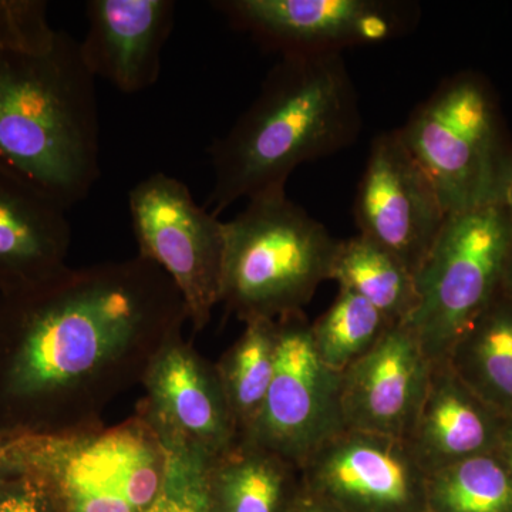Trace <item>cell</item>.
<instances>
[{"label": "cell", "mask_w": 512, "mask_h": 512, "mask_svg": "<svg viewBox=\"0 0 512 512\" xmlns=\"http://www.w3.org/2000/svg\"><path fill=\"white\" fill-rule=\"evenodd\" d=\"M187 308L140 255L64 266L0 292V433L62 436L103 426L120 394L183 335Z\"/></svg>", "instance_id": "6da1fadb"}, {"label": "cell", "mask_w": 512, "mask_h": 512, "mask_svg": "<svg viewBox=\"0 0 512 512\" xmlns=\"http://www.w3.org/2000/svg\"><path fill=\"white\" fill-rule=\"evenodd\" d=\"M362 117L342 53L282 56L256 99L210 148L220 215L241 198L281 190L299 165L355 143Z\"/></svg>", "instance_id": "7a4b0ae2"}, {"label": "cell", "mask_w": 512, "mask_h": 512, "mask_svg": "<svg viewBox=\"0 0 512 512\" xmlns=\"http://www.w3.org/2000/svg\"><path fill=\"white\" fill-rule=\"evenodd\" d=\"M0 163L67 211L99 181L96 77L69 33L43 55L0 50Z\"/></svg>", "instance_id": "3957f363"}, {"label": "cell", "mask_w": 512, "mask_h": 512, "mask_svg": "<svg viewBox=\"0 0 512 512\" xmlns=\"http://www.w3.org/2000/svg\"><path fill=\"white\" fill-rule=\"evenodd\" d=\"M338 247L285 188L255 195L225 222L221 303L244 323L302 312L330 281Z\"/></svg>", "instance_id": "277c9868"}, {"label": "cell", "mask_w": 512, "mask_h": 512, "mask_svg": "<svg viewBox=\"0 0 512 512\" xmlns=\"http://www.w3.org/2000/svg\"><path fill=\"white\" fill-rule=\"evenodd\" d=\"M447 214L505 205L512 178V138L487 77L466 70L447 77L399 128Z\"/></svg>", "instance_id": "5b68a950"}, {"label": "cell", "mask_w": 512, "mask_h": 512, "mask_svg": "<svg viewBox=\"0 0 512 512\" xmlns=\"http://www.w3.org/2000/svg\"><path fill=\"white\" fill-rule=\"evenodd\" d=\"M59 512H146L163 488L168 450L138 414L116 426L13 439Z\"/></svg>", "instance_id": "8992f818"}, {"label": "cell", "mask_w": 512, "mask_h": 512, "mask_svg": "<svg viewBox=\"0 0 512 512\" xmlns=\"http://www.w3.org/2000/svg\"><path fill=\"white\" fill-rule=\"evenodd\" d=\"M512 249L505 205L448 214L414 275L417 306L406 323L431 362L446 359L458 335L501 292Z\"/></svg>", "instance_id": "52a82bcc"}, {"label": "cell", "mask_w": 512, "mask_h": 512, "mask_svg": "<svg viewBox=\"0 0 512 512\" xmlns=\"http://www.w3.org/2000/svg\"><path fill=\"white\" fill-rule=\"evenodd\" d=\"M131 227L141 258L171 279L195 332L210 323L221 303L225 222L192 197L171 175L154 173L128 192Z\"/></svg>", "instance_id": "ba28073f"}, {"label": "cell", "mask_w": 512, "mask_h": 512, "mask_svg": "<svg viewBox=\"0 0 512 512\" xmlns=\"http://www.w3.org/2000/svg\"><path fill=\"white\" fill-rule=\"evenodd\" d=\"M212 6L281 57L379 45L409 32L416 20L412 3L390 0H220Z\"/></svg>", "instance_id": "9c48e42d"}, {"label": "cell", "mask_w": 512, "mask_h": 512, "mask_svg": "<svg viewBox=\"0 0 512 512\" xmlns=\"http://www.w3.org/2000/svg\"><path fill=\"white\" fill-rule=\"evenodd\" d=\"M305 312L276 319L274 377L251 436L292 463L302 464L316 448L346 429L340 410V373L323 365Z\"/></svg>", "instance_id": "30bf717a"}, {"label": "cell", "mask_w": 512, "mask_h": 512, "mask_svg": "<svg viewBox=\"0 0 512 512\" xmlns=\"http://www.w3.org/2000/svg\"><path fill=\"white\" fill-rule=\"evenodd\" d=\"M301 470L305 490L340 512H429L426 471L403 439L343 429Z\"/></svg>", "instance_id": "8fae6325"}, {"label": "cell", "mask_w": 512, "mask_h": 512, "mask_svg": "<svg viewBox=\"0 0 512 512\" xmlns=\"http://www.w3.org/2000/svg\"><path fill=\"white\" fill-rule=\"evenodd\" d=\"M353 215L360 235L396 256L416 275L448 214L399 130L373 140Z\"/></svg>", "instance_id": "7c38bea8"}, {"label": "cell", "mask_w": 512, "mask_h": 512, "mask_svg": "<svg viewBox=\"0 0 512 512\" xmlns=\"http://www.w3.org/2000/svg\"><path fill=\"white\" fill-rule=\"evenodd\" d=\"M141 386L144 396L136 414L167 450L212 461L238 440L215 363L183 335L157 353Z\"/></svg>", "instance_id": "4fadbf2b"}, {"label": "cell", "mask_w": 512, "mask_h": 512, "mask_svg": "<svg viewBox=\"0 0 512 512\" xmlns=\"http://www.w3.org/2000/svg\"><path fill=\"white\" fill-rule=\"evenodd\" d=\"M433 362L406 323H397L340 373L346 429L406 440L429 387Z\"/></svg>", "instance_id": "5bb4252c"}, {"label": "cell", "mask_w": 512, "mask_h": 512, "mask_svg": "<svg viewBox=\"0 0 512 512\" xmlns=\"http://www.w3.org/2000/svg\"><path fill=\"white\" fill-rule=\"evenodd\" d=\"M173 0H90L80 55L94 77L120 92L150 89L161 73V55L173 32Z\"/></svg>", "instance_id": "9a60e30c"}, {"label": "cell", "mask_w": 512, "mask_h": 512, "mask_svg": "<svg viewBox=\"0 0 512 512\" xmlns=\"http://www.w3.org/2000/svg\"><path fill=\"white\" fill-rule=\"evenodd\" d=\"M70 244L66 208L0 163V292L56 274Z\"/></svg>", "instance_id": "2e32d148"}, {"label": "cell", "mask_w": 512, "mask_h": 512, "mask_svg": "<svg viewBox=\"0 0 512 512\" xmlns=\"http://www.w3.org/2000/svg\"><path fill=\"white\" fill-rule=\"evenodd\" d=\"M503 419L441 360L433 363L426 396L406 441L430 474L498 451Z\"/></svg>", "instance_id": "e0dca14e"}, {"label": "cell", "mask_w": 512, "mask_h": 512, "mask_svg": "<svg viewBox=\"0 0 512 512\" xmlns=\"http://www.w3.org/2000/svg\"><path fill=\"white\" fill-rule=\"evenodd\" d=\"M212 512H289L303 491L302 470L281 454L238 439L208 464Z\"/></svg>", "instance_id": "ac0fdd59"}, {"label": "cell", "mask_w": 512, "mask_h": 512, "mask_svg": "<svg viewBox=\"0 0 512 512\" xmlns=\"http://www.w3.org/2000/svg\"><path fill=\"white\" fill-rule=\"evenodd\" d=\"M448 366L501 416H512V302L503 292L458 335Z\"/></svg>", "instance_id": "d6986e66"}, {"label": "cell", "mask_w": 512, "mask_h": 512, "mask_svg": "<svg viewBox=\"0 0 512 512\" xmlns=\"http://www.w3.org/2000/svg\"><path fill=\"white\" fill-rule=\"evenodd\" d=\"M330 281L365 299L392 323H404L417 306L416 279L406 265L363 235L339 241Z\"/></svg>", "instance_id": "ffe728a7"}, {"label": "cell", "mask_w": 512, "mask_h": 512, "mask_svg": "<svg viewBox=\"0 0 512 512\" xmlns=\"http://www.w3.org/2000/svg\"><path fill=\"white\" fill-rule=\"evenodd\" d=\"M276 345V320H251L245 323L242 335L215 362L238 439L251 436L264 409L275 372Z\"/></svg>", "instance_id": "44dd1931"}, {"label": "cell", "mask_w": 512, "mask_h": 512, "mask_svg": "<svg viewBox=\"0 0 512 512\" xmlns=\"http://www.w3.org/2000/svg\"><path fill=\"white\" fill-rule=\"evenodd\" d=\"M429 512H512V467L500 451L427 474Z\"/></svg>", "instance_id": "7402d4cb"}, {"label": "cell", "mask_w": 512, "mask_h": 512, "mask_svg": "<svg viewBox=\"0 0 512 512\" xmlns=\"http://www.w3.org/2000/svg\"><path fill=\"white\" fill-rule=\"evenodd\" d=\"M396 323L356 293L339 289L332 306L311 323L312 342L323 365L342 373L366 355Z\"/></svg>", "instance_id": "603a6c76"}, {"label": "cell", "mask_w": 512, "mask_h": 512, "mask_svg": "<svg viewBox=\"0 0 512 512\" xmlns=\"http://www.w3.org/2000/svg\"><path fill=\"white\" fill-rule=\"evenodd\" d=\"M43 0H0V50L18 55H43L56 45Z\"/></svg>", "instance_id": "cb8c5ba5"}, {"label": "cell", "mask_w": 512, "mask_h": 512, "mask_svg": "<svg viewBox=\"0 0 512 512\" xmlns=\"http://www.w3.org/2000/svg\"><path fill=\"white\" fill-rule=\"evenodd\" d=\"M204 458L168 450L163 488L146 512H212Z\"/></svg>", "instance_id": "d4e9b609"}, {"label": "cell", "mask_w": 512, "mask_h": 512, "mask_svg": "<svg viewBox=\"0 0 512 512\" xmlns=\"http://www.w3.org/2000/svg\"><path fill=\"white\" fill-rule=\"evenodd\" d=\"M0 512H59L45 484L13 454L0 473Z\"/></svg>", "instance_id": "484cf974"}, {"label": "cell", "mask_w": 512, "mask_h": 512, "mask_svg": "<svg viewBox=\"0 0 512 512\" xmlns=\"http://www.w3.org/2000/svg\"><path fill=\"white\" fill-rule=\"evenodd\" d=\"M289 512H340L333 505L326 503L322 498L316 497L305 490L303 487L302 494L299 495L296 503L293 504L292 510Z\"/></svg>", "instance_id": "4316f807"}, {"label": "cell", "mask_w": 512, "mask_h": 512, "mask_svg": "<svg viewBox=\"0 0 512 512\" xmlns=\"http://www.w3.org/2000/svg\"><path fill=\"white\" fill-rule=\"evenodd\" d=\"M498 451L512 467V416H505L501 426L500 447Z\"/></svg>", "instance_id": "83f0119b"}, {"label": "cell", "mask_w": 512, "mask_h": 512, "mask_svg": "<svg viewBox=\"0 0 512 512\" xmlns=\"http://www.w3.org/2000/svg\"><path fill=\"white\" fill-rule=\"evenodd\" d=\"M12 446V437L0 433V473H2L3 468L8 466L10 454H12Z\"/></svg>", "instance_id": "f1b7e54d"}, {"label": "cell", "mask_w": 512, "mask_h": 512, "mask_svg": "<svg viewBox=\"0 0 512 512\" xmlns=\"http://www.w3.org/2000/svg\"><path fill=\"white\" fill-rule=\"evenodd\" d=\"M501 292L507 296L512 302V249L510 256H508L507 265H505V271L503 276V285H501Z\"/></svg>", "instance_id": "f546056e"}, {"label": "cell", "mask_w": 512, "mask_h": 512, "mask_svg": "<svg viewBox=\"0 0 512 512\" xmlns=\"http://www.w3.org/2000/svg\"><path fill=\"white\" fill-rule=\"evenodd\" d=\"M505 207H507V210L510 211L512 217V178L510 188H508L507 198H505Z\"/></svg>", "instance_id": "4dcf8cb0"}]
</instances>
